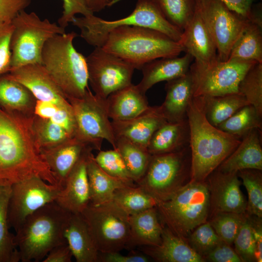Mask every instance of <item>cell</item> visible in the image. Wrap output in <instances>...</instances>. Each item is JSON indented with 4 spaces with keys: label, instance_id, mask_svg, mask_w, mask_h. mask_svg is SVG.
I'll use <instances>...</instances> for the list:
<instances>
[{
    "label": "cell",
    "instance_id": "8fae6325",
    "mask_svg": "<svg viewBox=\"0 0 262 262\" xmlns=\"http://www.w3.org/2000/svg\"><path fill=\"white\" fill-rule=\"evenodd\" d=\"M258 62L218 58L207 64L194 62L189 68L194 97L216 96L238 93L240 82L248 70Z\"/></svg>",
    "mask_w": 262,
    "mask_h": 262
},
{
    "label": "cell",
    "instance_id": "8d00e7d4",
    "mask_svg": "<svg viewBox=\"0 0 262 262\" xmlns=\"http://www.w3.org/2000/svg\"><path fill=\"white\" fill-rule=\"evenodd\" d=\"M262 116L251 105H246L216 126L229 134L242 138L250 131L262 129Z\"/></svg>",
    "mask_w": 262,
    "mask_h": 262
},
{
    "label": "cell",
    "instance_id": "ba28073f",
    "mask_svg": "<svg viewBox=\"0 0 262 262\" xmlns=\"http://www.w3.org/2000/svg\"><path fill=\"white\" fill-rule=\"evenodd\" d=\"M12 22L11 70L28 65H41L46 42L56 35L66 33L65 29L56 23L48 19L42 20L35 13H27L25 10Z\"/></svg>",
    "mask_w": 262,
    "mask_h": 262
},
{
    "label": "cell",
    "instance_id": "60d3db41",
    "mask_svg": "<svg viewBox=\"0 0 262 262\" xmlns=\"http://www.w3.org/2000/svg\"><path fill=\"white\" fill-rule=\"evenodd\" d=\"M238 92L262 116V63H257L248 70L239 83Z\"/></svg>",
    "mask_w": 262,
    "mask_h": 262
},
{
    "label": "cell",
    "instance_id": "c3c4849f",
    "mask_svg": "<svg viewBox=\"0 0 262 262\" xmlns=\"http://www.w3.org/2000/svg\"><path fill=\"white\" fill-rule=\"evenodd\" d=\"M31 2V0H0V22H12Z\"/></svg>",
    "mask_w": 262,
    "mask_h": 262
},
{
    "label": "cell",
    "instance_id": "277c9868",
    "mask_svg": "<svg viewBox=\"0 0 262 262\" xmlns=\"http://www.w3.org/2000/svg\"><path fill=\"white\" fill-rule=\"evenodd\" d=\"M70 213L53 201L28 216L14 237L20 260L40 261L55 247L66 244L64 232Z\"/></svg>",
    "mask_w": 262,
    "mask_h": 262
},
{
    "label": "cell",
    "instance_id": "7c38bea8",
    "mask_svg": "<svg viewBox=\"0 0 262 262\" xmlns=\"http://www.w3.org/2000/svg\"><path fill=\"white\" fill-rule=\"evenodd\" d=\"M67 99L75 120L74 137L99 151L103 139L115 148L116 139L107 113L105 99L97 96L89 89L82 98Z\"/></svg>",
    "mask_w": 262,
    "mask_h": 262
},
{
    "label": "cell",
    "instance_id": "484cf974",
    "mask_svg": "<svg viewBox=\"0 0 262 262\" xmlns=\"http://www.w3.org/2000/svg\"><path fill=\"white\" fill-rule=\"evenodd\" d=\"M105 103L109 117L112 121L130 120L150 107L146 94L132 83L111 94L105 99Z\"/></svg>",
    "mask_w": 262,
    "mask_h": 262
},
{
    "label": "cell",
    "instance_id": "52a82bcc",
    "mask_svg": "<svg viewBox=\"0 0 262 262\" xmlns=\"http://www.w3.org/2000/svg\"><path fill=\"white\" fill-rule=\"evenodd\" d=\"M156 208L162 224L186 240L209 217L210 195L206 181L190 180L169 199L157 201Z\"/></svg>",
    "mask_w": 262,
    "mask_h": 262
},
{
    "label": "cell",
    "instance_id": "5b68a950",
    "mask_svg": "<svg viewBox=\"0 0 262 262\" xmlns=\"http://www.w3.org/2000/svg\"><path fill=\"white\" fill-rule=\"evenodd\" d=\"M74 32L57 34L43 48L41 65L67 98H81L89 89L86 57L73 45Z\"/></svg>",
    "mask_w": 262,
    "mask_h": 262
},
{
    "label": "cell",
    "instance_id": "83f0119b",
    "mask_svg": "<svg viewBox=\"0 0 262 262\" xmlns=\"http://www.w3.org/2000/svg\"><path fill=\"white\" fill-rule=\"evenodd\" d=\"M126 247L156 246L161 242L164 225L156 207L130 216Z\"/></svg>",
    "mask_w": 262,
    "mask_h": 262
},
{
    "label": "cell",
    "instance_id": "30bf717a",
    "mask_svg": "<svg viewBox=\"0 0 262 262\" xmlns=\"http://www.w3.org/2000/svg\"><path fill=\"white\" fill-rule=\"evenodd\" d=\"M99 253L120 252L127 246L130 215L111 200L91 203L81 213Z\"/></svg>",
    "mask_w": 262,
    "mask_h": 262
},
{
    "label": "cell",
    "instance_id": "ee69618b",
    "mask_svg": "<svg viewBox=\"0 0 262 262\" xmlns=\"http://www.w3.org/2000/svg\"><path fill=\"white\" fill-rule=\"evenodd\" d=\"M186 241L191 248L203 258L223 242L207 221L195 228Z\"/></svg>",
    "mask_w": 262,
    "mask_h": 262
},
{
    "label": "cell",
    "instance_id": "7402d4cb",
    "mask_svg": "<svg viewBox=\"0 0 262 262\" xmlns=\"http://www.w3.org/2000/svg\"><path fill=\"white\" fill-rule=\"evenodd\" d=\"M166 122L156 106H150L143 114L130 120L112 121V124L115 138L126 139L147 149L153 133Z\"/></svg>",
    "mask_w": 262,
    "mask_h": 262
},
{
    "label": "cell",
    "instance_id": "db71d44e",
    "mask_svg": "<svg viewBox=\"0 0 262 262\" xmlns=\"http://www.w3.org/2000/svg\"><path fill=\"white\" fill-rule=\"evenodd\" d=\"M73 255L68 245L66 244L59 245L51 250L43 262H70Z\"/></svg>",
    "mask_w": 262,
    "mask_h": 262
},
{
    "label": "cell",
    "instance_id": "9a60e30c",
    "mask_svg": "<svg viewBox=\"0 0 262 262\" xmlns=\"http://www.w3.org/2000/svg\"><path fill=\"white\" fill-rule=\"evenodd\" d=\"M61 189L39 177L29 178L11 185L8 209L9 227L15 231L34 212L55 201Z\"/></svg>",
    "mask_w": 262,
    "mask_h": 262
},
{
    "label": "cell",
    "instance_id": "d590c367",
    "mask_svg": "<svg viewBox=\"0 0 262 262\" xmlns=\"http://www.w3.org/2000/svg\"><path fill=\"white\" fill-rule=\"evenodd\" d=\"M112 201L130 216L155 207L157 204L155 198L137 185L117 189Z\"/></svg>",
    "mask_w": 262,
    "mask_h": 262
},
{
    "label": "cell",
    "instance_id": "603a6c76",
    "mask_svg": "<svg viewBox=\"0 0 262 262\" xmlns=\"http://www.w3.org/2000/svg\"><path fill=\"white\" fill-rule=\"evenodd\" d=\"M193 58L186 53L181 57L161 58L145 64L141 70L143 77L137 85L146 94L154 85L161 82L172 80L187 74Z\"/></svg>",
    "mask_w": 262,
    "mask_h": 262
},
{
    "label": "cell",
    "instance_id": "1f68e13d",
    "mask_svg": "<svg viewBox=\"0 0 262 262\" xmlns=\"http://www.w3.org/2000/svg\"><path fill=\"white\" fill-rule=\"evenodd\" d=\"M262 23L248 19L233 44L228 60L262 63Z\"/></svg>",
    "mask_w": 262,
    "mask_h": 262
},
{
    "label": "cell",
    "instance_id": "4316f807",
    "mask_svg": "<svg viewBox=\"0 0 262 262\" xmlns=\"http://www.w3.org/2000/svg\"><path fill=\"white\" fill-rule=\"evenodd\" d=\"M64 234L76 262H98L99 252L81 213H70Z\"/></svg>",
    "mask_w": 262,
    "mask_h": 262
},
{
    "label": "cell",
    "instance_id": "f907efd6",
    "mask_svg": "<svg viewBox=\"0 0 262 262\" xmlns=\"http://www.w3.org/2000/svg\"><path fill=\"white\" fill-rule=\"evenodd\" d=\"M50 120L65 130L71 136H75L76 123L70 103L58 108L56 114Z\"/></svg>",
    "mask_w": 262,
    "mask_h": 262
},
{
    "label": "cell",
    "instance_id": "f1b7e54d",
    "mask_svg": "<svg viewBox=\"0 0 262 262\" xmlns=\"http://www.w3.org/2000/svg\"><path fill=\"white\" fill-rule=\"evenodd\" d=\"M190 129L187 118L180 122H166L152 136L147 149L151 155L174 152L189 147Z\"/></svg>",
    "mask_w": 262,
    "mask_h": 262
},
{
    "label": "cell",
    "instance_id": "7dc6e473",
    "mask_svg": "<svg viewBox=\"0 0 262 262\" xmlns=\"http://www.w3.org/2000/svg\"><path fill=\"white\" fill-rule=\"evenodd\" d=\"M63 11L58 20V24L66 29L77 14L89 16L94 14L87 3V0H62Z\"/></svg>",
    "mask_w": 262,
    "mask_h": 262
},
{
    "label": "cell",
    "instance_id": "b9f144b4",
    "mask_svg": "<svg viewBox=\"0 0 262 262\" xmlns=\"http://www.w3.org/2000/svg\"><path fill=\"white\" fill-rule=\"evenodd\" d=\"M166 19L183 31L195 10V0H155Z\"/></svg>",
    "mask_w": 262,
    "mask_h": 262
},
{
    "label": "cell",
    "instance_id": "8992f818",
    "mask_svg": "<svg viewBox=\"0 0 262 262\" xmlns=\"http://www.w3.org/2000/svg\"><path fill=\"white\" fill-rule=\"evenodd\" d=\"M81 31V36L88 44L102 47L109 33L122 26H135L159 31L180 42L182 31L165 17L155 0H137L133 11L127 16L115 20L103 19L93 15L74 17L71 22Z\"/></svg>",
    "mask_w": 262,
    "mask_h": 262
},
{
    "label": "cell",
    "instance_id": "ab89813d",
    "mask_svg": "<svg viewBox=\"0 0 262 262\" xmlns=\"http://www.w3.org/2000/svg\"><path fill=\"white\" fill-rule=\"evenodd\" d=\"M248 214L220 212L211 216L209 222L220 238L231 245Z\"/></svg>",
    "mask_w": 262,
    "mask_h": 262
},
{
    "label": "cell",
    "instance_id": "bcb514c9",
    "mask_svg": "<svg viewBox=\"0 0 262 262\" xmlns=\"http://www.w3.org/2000/svg\"><path fill=\"white\" fill-rule=\"evenodd\" d=\"M13 29L12 22H0V77L11 70V39Z\"/></svg>",
    "mask_w": 262,
    "mask_h": 262
},
{
    "label": "cell",
    "instance_id": "44dd1931",
    "mask_svg": "<svg viewBox=\"0 0 262 262\" xmlns=\"http://www.w3.org/2000/svg\"><path fill=\"white\" fill-rule=\"evenodd\" d=\"M166 95L163 103L157 109L167 122H176L187 118V111L194 98L193 85L189 72L167 82Z\"/></svg>",
    "mask_w": 262,
    "mask_h": 262
},
{
    "label": "cell",
    "instance_id": "4fadbf2b",
    "mask_svg": "<svg viewBox=\"0 0 262 262\" xmlns=\"http://www.w3.org/2000/svg\"><path fill=\"white\" fill-rule=\"evenodd\" d=\"M86 60L88 82L97 96L106 99L131 84L134 66L102 47H95Z\"/></svg>",
    "mask_w": 262,
    "mask_h": 262
},
{
    "label": "cell",
    "instance_id": "d4e9b609",
    "mask_svg": "<svg viewBox=\"0 0 262 262\" xmlns=\"http://www.w3.org/2000/svg\"><path fill=\"white\" fill-rule=\"evenodd\" d=\"M246 169L262 170V130L250 131L236 149L216 168L227 173Z\"/></svg>",
    "mask_w": 262,
    "mask_h": 262
},
{
    "label": "cell",
    "instance_id": "6da1fadb",
    "mask_svg": "<svg viewBox=\"0 0 262 262\" xmlns=\"http://www.w3.org/2000/svg\"><path fill=\"white\" fill-rule=\"evenodd\" d=\"M31 116L0 107V184L12 185L39 177L57 185L34 140Z\"/></svg>",
    "mask_w": 262,
    "mask_h": 262
},
{
    "label": "cell",
    "instance_id": "2e32d148",
    "mask_svg": "<svg viewBox=\"0 0 262 262\" xmlns=\"http://www.w3.org/2000/svg\"><path fill=\"white\" fill-rule=\"evenodd\" d=\"M239 178L237 173L223 172L216 169L205 180L210 195L209 215L220 212H246L247 202Z\"/></svg>",
    "mask_w": 262,
    "mask_h": 262
},
{
    "label": "cell",
    "instance_id": "3957f363",
    "mask_svg": "<svg viewBox=\"0 0 262 262\" xmlns=\"http://www.w3.org/2000/svg\"><path fill=\"white\" fill-rule=\"evenodd\" d=\"M102 48L122 58L135 69L153 60L179 56L182 45L157 30L135 26H122L112 30Z\"/></svg>",
    "mask_w": 262,
    "mask_h": 262
},
{
    "label": "cell",
    "instance_id": "11a10c76",
    "mask_svg": "<svg viewBox=\"0 0 262 262\" xmlns=\"http://www.w3.org/2000/svg\"><path fill=\"white\" fill-rule=\"evenodd\" d=\"M254 238L255 240V259L257 262H262V218L256 217L252 220L251 215Z\"/></svg>",
    "mask_w": 262,
    "mask_h": 262
},
{
    "label": "cell",
    "instance_id": "d6a6232c",
    "mask_svg": "<svg viewBox=\"0 0 262 262\" xmlns=\"http://www.w3.org/2000/svg\"><path fill=\"white\" fill-rule=\"evenodd\" d=\"M200 97L207 119L215 127L244 106L249 104L240 93Z\"/></svg>",
    "mask_w": 262,
    "mask_h": 262
},
{
    "label": "cell",
    "instance_id": "4dcf8cb0",
    "mask_svg": "<svg viewBox=\"0 0 262 262\" xmlns=\"http://www.w3.org/2000/svg\"><path fill=\"white\" fill-rule=\"evenodd\" d=\"M36 101L23 84L6 74L0 77V105L5 110L31 116L33 115Z\"/></svg>",
    "mask_w": 262,
    "mask_h": 262
},
{
    "label": "cell",
    "instance_id": "e575fe53",
    "mask_svg": "<svg viewBox=\"0 0 262 262\" xmlns=\"http://www.w3.org/2000/svg\"><path fill=\"white\" fill-rule=\"evenodd\" d=\"M116 148L121 154L128 172L136 183L144 176L151 155L146 148L123 138H116Z\"/></svg>",
    "mask_w": 262,
    "mask_h": 262
},
{
    "label": "cell",
    "instance_id": "f6af8a7d",
    "mask_svg": "<svg viewBox=\"0 0 262 262\" xmlns=\"http://www.w3.org/2000/svg\"><path fill=\"white\" fill-rule=\"evenodd\" d=\"M233 243L234 250L242 262L255 261V240L250 216L248 214Z\"/></svg>",
    "mask_w": 262,
    "mask_h": 262
},
{
    "label": "cell",
    "instance_id": "9f6ffc18",
    "mask_svg": "<svg viewBox=\"0 0 262 262\" xmlns=\"http://www.w3.org/2000/svg\"><path fill=\"white\" fill-rule=\"evenodd\" d=\"M58 108L54 103L36 100L33 115L42 118L50 119L56 114Z\"/></svg>",
    "mask_w": 262,
    "mask_h": 262
},
{
    "label": "cell",
    "instance_id": "5bb4252c",
    "mask_svg": "<svg viewBox=\"0 0 262 262\" xmlns=\"http://www.w3.org/2000/svg\"><path fill=\"white\" fill-rule=\"evenodd\" d=\"M195 9L214 41L218 58L228 60L233 44L248 19L237 14L219 0H195Z\"/></svg>",
    "mask_w": 262,
    "mask_h": 262
},
{
    "label": "cell",
    "instance_id": "f546056e",
    "mask_svg": "<svg viewBox=\"0 0 262 262\" xmlns=\"http://www.w3.org/2000/svg\"><path fill=\"white\" fill-rule=\"evenodd\" d=\"M87 172L90 191V203L99 204L112 200L118 188L134 186L108 175L97 164L92 151L87 159Z\"/></svg>",
    "mask_w": 262,
    "mask_h": 262
},
{
    "label": "cell",
    "instance_id": "f35d334b",
    "mask_svg": "<svg viewBox=\"0 0 262 262\" xmlns=\"http://www.w3.org/2000/svg\"><path fill=\"white\" fill-rule=\"evenodd\" d=\"M237 175L242 180L248 195L246 212L250 215L262 217V170L246 169L240 170Z\"/></svg>",
    "mask_w": 262,
    "mask_h": 262
},
{
    "label": "cell",
    "instance_id": "ffe728a7",
    "mask_svg": "<svg viewBox=\"0 0 262 262\" xmlns=\"http://www.w3.org/2000/svg\"><path fill=\"white\" fill-rule=\"evenodd\" d=\"M180 42L184 51L190 54L197 63L207 64L218 58L214 41L196 9L192 17L182 31Z\"/></svg>",
    "mask_w": 262,
    "mask_h": 262
},
{
    "label": "cell",
    "instance_id": "681fc988",
    "mask_svg": "<svg viewBox=\"0 0 262 262\" xmlns=\"http://www.w3.org/2000/svg\"><path fill=\"white\" fill-rule=\"evenodd\" d=\"M212 262H242L230 245L222 242L204 258Z\"/></svg>",
    "mask_w": 262,
    "mask_h": 262
},
{
    "label": "cell",
    "instance_id": "816d5d0a",
    "mask_svg": "<svg viewBox=\"0 0 262 262\" xmlns=\"http://www.w3.org/2000/svg\"><path fill=\"white\" fill-rule=\"evenodd\" d=\"M148 257L144 254L133 253L127 255L119 252L99 253L100 262H147Z\"/></svg>",
    "mask_w": 262,
    "mask_h": 262
},
{
    "label": "cell",
    "instance_id": "f5cc1de1",
    "mask_svg": "<svg viewBox=\"0 0 262 262\" xmlns=\"http://www.w3.org/2000/svg\"><path fill=\"white\" fill-rule=\"evenodd\" d=\"M241 16L249 19L253 0H219Z\"/></svg>",
    "mask_w": 262,
    "mask_h": 262
},
{
    "label": "cell",
    "instance_id": "9c48e42d",
    "mask_svg": "<svg viewBox=\"0 0 262 262\" xmlns=\"http://www.w3.org/2000/svg\"><path fill=\"white\" fill-rule=\"evenodd\" d=\"M190 147L179 151L151 155L145 174L136 185L156 201L171 198L191 180Z\"/></svg>",
    "mask_w": 262,
    "mask_h": 262
},
{
    "label": "cell",
    "instance_id": "cb8c5ba5",
    "mask_svg": "<svg viewBox=\"0 0 262 262\" xmlns=\"http://www.w3.org/2000/svg\"><path fill=\"white\" fill-rule=\"evenodd\" d=\"M148 257L159 262H204V259L196 253L187 241L164 226L162 241L153 246H140Z\"/></svg>",
    "mask_w": 262,
    "mask_h": 262
},
{
    "label": "cell",
    "instance_id": "7a4b0ae2",
    "mask_svg": "<svg viewBox=\"0 0 262 262\" xmlns=\"http://www.w3.org/2000/svg\"><path fill=\"white\" fill-rule=\"evenodd\" d=\"M187 117L190 129V180L204 181L236 149L242 139L219 130L208 121L200 97L192 99Z\"/></svg>",
    "mask_w": 262,
    "mask_h": 262
},
{
    "label": "cell",
    "instance_id": "d6986e66",
    "mask_svg": "<svg viewBox=\"0 0 262 262\" xmlns=\"http://www.w3.org/2000/svg\"><path fill=\"white\" fill-rule=\"evenodd\" d=\"M92 145L74 137L48 148L41 149V154L62 190L66 179L84 152Z\"/></svg>",
    "mask_w": 262,
    "mask_h": 262
},
{
    "label": "cell",
    "instance_id": "6f0895ef",
    "mask_svg": "<svg viewBox=\"0 0 262 262\" xmlns=\"http://www.w3.org/2000/svg\"><path fill=\"white\" fill-rule=\"evenodd\" d=\"M121 0H87L88 5L93 12L100 11Z\"/></svg>",
    "mask_w": 262,
    "mask_h": 262
},
{
    "label": "cell",
    "instance_id": "74e56055",
    "mask_svg": "<svg viewBox=\"0 0 262 262\" xmlns=\"http://www.w3.org/2000/svg\"><path fill=\"white\" fill-rule=\"evenodd\" d=\"M30 123L34 140L40 149L53 147L73 137L49 119L33 115Z\"/></svg>",
    "mask_w": 262,
    "mask_h": 262
},
{
    "label": "cell",
    "instance_id": "836d02e7",
    "mask_svg": "<svg viewBox=\"0 0 262 262\" xmlns=\"http://www.w3.org/2000/svg\"><path fill=\"white\" fill-rule=\"evenodd\" d=\"M11 185L0 184V262H17L20 260L15 235L9 230L8 209Z\"/></svg>",
    "mask_w": 262,
    "mask_h": 262
},
{
    "label": "cell",
    "instance_id": "7bdbcfd3",
    "mask_svg": "<svg viewBox=\"0 0 262 262\" xmlns=\"http://www.w3.org/2000/svg\"><path fill=\"white\" fill-rule=\"evenodd\" d=\"M95 160L98 166L113 177L131 185H135L131 178L123 159L115 148L107 150H99Z\"/></svg>",
    "mask_w": 262,
    "mask_h": 262
},
{
    "label": "cell",
    "instance_id": "e0dca14e",
    "mask_svg": "<svg viewBox=\"0 0 262 262\" xmlns=\"http://www.w3.org/2000/svg\"><path fill=\"white\" fill-rule=\"evenodd\" d=\"M25 86L36 100L56 104L59 108L70 104L62 90L41 64H31L12 69L6 74Z\"/></svg>",
    "mask_w": 262,
    "mask_h": 262
},
{
    "label": "cell",
    "instance_id": "ac0fdd59",
    "mask_svg": "<svg viewBox=\"0 0 262 262\" xmlns=\"http://www.w3.org/2000/svg\"><path fill=\"white\" fill-rule=\"evenodd\" d=\"M93 148H88L82 154L67 176L64 187L55 202L65 210L81 213L90 202L87 172V159Z\"/></svg>",
    "mask_w": 262,
    "mask_h": 262
}]
</instances>
